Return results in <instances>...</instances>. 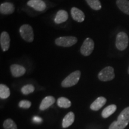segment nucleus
Segmentation results:
<instances>
[{"instance_id": "nucleus-1", "label": "nucleus", "mask_w": 129, "mask_h": 129, "mask_svg": "<svg viewBox=\"0 0 129 129\" xmlns=\"http://www.w3.org/2000/svg\"><path fill=\"white\" fill-rule=\"evenodd\" d=\"M129 122V107L125 108L118 117L117 121H114L109 129H124Z\"/></svg>"}, {"instance_id": "nucleus-2", "label": "nucleus", "mask_w": 129, "mask_h": 129, "mask_svg": "<svg viewBox=\"0 0 129 129\" xmlns=\"http://www.w3.org/2000/svg\"><path fill=\"white\" fill-rule=\"evenodd\" d=\"M80 77L81 72L80 71H75L72 72L62 82V86L63 87H70L75 85L78 83Z\"/></svg>"}, {"instance_id": "nucleus-3", "label": "nucleus", "mask_w": 129, "mask_h": 129, "mask_svg": "<svg viewBox=\"0 0 129 129\" xmlns=\"http://www.w3.org/2000/svg\"><path fill=\"white\" fill-rule=\"evenodd\" d=\"M20 34L21 37L25 41L31 43L34 41V34L31 26L28 24H25L21 26L20 28Z\"/></svg>"}, {"instance_id": "nucleus-4", "label": "nucleus", "mask_w": 129, "mask_h": 129, "mask_svg": "<svg viewBox=\"0 0 129 129\" xmlns=\"http://www.w3.org/2000/svg\"><path fill=\"white\" fill-rule=\"evenodd\" d=\"M128 44V37L124 32H120L116 37L115 45L118 50L123 51L126 49Z\"/></svg>"}, {"instance_id": "nucleus-5", "label": "nucleus", "mask_w": 129, "mask_h": 129, "mask_svg": "<svg viewBox=\"0 0 129 129\" xmlns=\"http://www.w3.org/2000/svg\"><path fill=\"white\" fill-rule=\"evenodd\" d=\"M77 41H78V40L75 37H60L56 39L55 43L58 46L68 47L74 46V44H76Z\"/></svg>"}, {"instance_id": "nucleus-6", "label": "nucleus", "mask_w": 129, "mask_h": 129, "mask_svg": "<svg viewBox=\"0 0 129 129\" xmlns=\"http://www.w3.org/2000/svg\"><path fill=\"white\" fill-rule=\"evenodd\" d=\"M98 78L102 81H109L115 78L114 69L112 67H107L100 71Z\"/></svg>"}, {"instance_id": "nucleus-7", "label": "nucleus", "mask_w": 129, "mask_h": 129, "mask_svg": "<svg viewBox=\"0 0 129 129\" xmlns=\"http://www.w3.org/2000/svg\"><path fill=\"white\" fill-rule=\"evenodd\" d=\"M94 48V43L93 40L87 38L83 42L80 48V52L84 56H88L91 54Z\"/></svg>"}, {"instance_id": "nucleus-8", "label": "nucleus", "mask_w": 129, "mask_h": 129, "mask_svg": "<svg viewBox=\"0 0 129 129\" xmlns=\"http://www.w3.org/2000/svg\"><path fill=\"white\" fill-rule=\"evenodd\" d=\"M0 44L3 51H6L9 49L10 45V38L7 32L4 31L0 36Z\"/></svg>"}, {"instance_id": "nucleus-9", "label": "nucleus", "mask_w": 129, "mask_h": 129, "mask_svg": "<svg viewBox=\"0 0 129 129\" xmlns=\"http://www.w3.org/2000/svg\"><path fill=\"white\" fill-rule=\"evenodd\" d=\"M27 5L38 12H43L46 8V4L43 0H29Z\"/></svg>"}, {"instance_id": "nucleus-10", "label": "nucleus", "mask_w": 129, "mask_h": 129, "mask_svg": "<svg viewBox=\"0 0 129 129\" xmlns=\"http://www.w3.org/2000/svg\"><path fill=\"white\" fill-rule=\"evenodd\" d=\"M10 70L12 75L14 77H20L23 75L26 72L25 68L18 64H13L11 65Z\"/></svg>"}, {"instance_id": "nucleus-11", "label": "nucleus", "mask_w": 129, "mask_h": 129, "mask_svg": "<svg viewBox=\"0 0 129 129\" xmlns=\"http://www.w3.org/2000/svg\"><path fill=\"white\" fill-rule=\"evenodd\" d=\"M71 13L72 19L77 22H83L85 19V15L84 13L77 7H72L71 10Z\"/></svg>"}, {"instance_id": "nucleus-12", "label": "nucleus", "mask_w": 129, "mask_h": 129, "mask_svg": "<svg viewBox=\"0 0 129 129\" xmlns=\"http://www.w3.org/2000/svg\"><path fill=\"white\" fill-rule=\"evenodd\" d=\"M15 7L11 3H4L0 6V12L3 14H11L14 12Z\"/></svg>"}, {"instance_id": "nucleus-13", "label": "nucleus", "mask_w": 129, "mask_h": 129, "mask_svg": "<svg viewBox=\"0 0 129 129\" xmlns=\"http://www.w3.org/2000/svg\"><path fill=\"white\" fill-rule=\"evenodd\" d=\"M54 102H55V99L54 97L51 96H47L42 101L40 105V109L41 111L46 110L49 107H50Z\"/></svg>"}, {"instance_id": "nucleus-14", "label": "nucleus", "mask_w": 129, "mask_h": 129, "mask_svg": "<svg viewBox=\"0 0 129 129\" xmlns=\"http://www.w3.org/2000/svg\"><path fill=\"white\" fill-rule=\"evenodd\" d=\"M106 99L104 97H99L97 98L90 105V109L93 111H98L105 105Z\"/></svg>"}, {"instance_id": "nucleus-15", "label": "nucleus", "mask_w": 129, "mask_h": 129, "mask_svg": "<svg viewBox=\"0 0 129 129\" xmlns=\"http://www.w3.org/2000/svg\"><path fill=\"white\" fill-rule=\"evenodd\" d=\"M68 19V14L67 12H66L65 10H60L58 11L56 14L55 18H54V22L57 24H60L66 22Z\"/></svg>"}, {"instance_id": "nucleus-16", "label": "nucleus", "mask_w": 129, "mask_h": 129, "mask_svg": "<svg viewBox=\"0 0 129 129\" xmlns=\"http://www.w3.org/2000/svg\"><path fill=\"white\" fill-rule=\"evenodd\" d=\"M75 120V115L72 112H69L68 113L65 117L63 118L62 121L63 128H67L71 125Z\"/></svg>"}, {"instance_id": "nucleus-17", "label": "nucleus", "mask_w": 129, "mask_h": 129, "mask_svg": "<svg viewBox=\"0 0 129 129\" xmlns=\"http://www.w3.org/2000/svg\"><path fill=\"white\" fill-rule=\"evenodd\" d=\"M117 6L119 9L124 13L129 15V1L128 0H117Z\"/></svg>"}, {"instance_id": "nucleus-18", "label": "nucleus", "mask_w": 129, "mask_h": 129, "mask_svg": "<svg viewBox=\"0 0 129 129\" xmlns=\"http://www.w3.org/2000/svg\"><path fill=\"white\" fill-rule=\"evenodd\" d=\"M116 109H117V106L115 105H110L103 110L102 112V116L104 118H106L114 114L115 112Z\"/></svg>"}, {"instance_id": "nucleus-19", "label": "nucleus", "mask_w": 129, "mask_h": 129, "mask_svg": "<svg viewBox=\"0 0 129 129\" xmlns=\"http://www.w3.org/2000/svg\"><path fill=\"white\" fill-rule=\"evenodd\" d=\"M10 95L9 88L6 85L1 84L0 85V98L2 99H7Z\"/></svg>"}, {"instance_id": "nucleus-20", "label": "nucleus", "mask_w": 129, "mask_h": 129, "mask_svg": "<svg viewBox=\"0 0 129 129\" xmlns=\"http://www.w3.org/2000/svg\"><path fill=\"white\" fill-rule=\"evenodd\" d=\"M57 105L63 108H68L71 106V102L67 98L62 97L57 99Z\"/></svg>"}, {"instance_id": "nucleus-21", "label": "nucleus", "mask_w": 129, "mask_h": 129, "mask_svg": "<svg viewBox=\"0 0 129 129\" xmlns=\"http://www.w3.org/2000/svg\"><path fill=\"white\" fill-rule=\"evenodd\" d=\"M88 6L94 10H100L102 8L99 0H85Z\"/></svg>"}, {"instance_id": "nucleus-22", "label": "nucleus", "mask_w": 129, "mask_h": 129, "mask_svg": "<svg viewBox=\"0 0 129 129\" xmlns=\"http://www.w3.org/2000/svg\"><path fill=\"white\" fill-rule=\"evenodd\" d=\"M3 126L5 129H17L16 123L12 119H7L3 124Z\"/></svg>"}, {"instance_id": "nucleus-23", "label": "nucleus", "mask_w": 129, "mask_h": 129, "mask_svg": "<svg viewBox=\"0 0 129 129\" xmlns=\"http://www.w3.org/2000/svg\"><path fill=\"white\" fill-rule=\"evenodd\" d=\"M35 90V87L32 84H27L24 85L21 89V91L23 94L27 95L34 92Z\"/></svg>"}, {"instance_id": "nucleus-24", "label": "nucleus", "mask_w": 129, "mask_h": 129, "mask_svg": "<svg viewBox=\"0 0 129 129\" xmlns=\"http://www.w3.org/2000/svg\"><path fill=\"white\" fill-rule=\"evenodd\" d=\"M19 107L22 108L28 109L31 106V102L29 101H26V100H23V101H21L19 102Z\"/></svg>"}, {"instance_id": "nucleus-25", "label": "nucleus", "mask_w": 129, "mask_h": 129, "mask_svg": "<svg viewBox=\"0 0 129 129\" xmlns=\"http://www.w3.org/2000/svg\"><path fill=\"white\" fill-rule=\"evenodd\" d=\"M32 120H33V121L35 122H37V123H40V122L43 121V120H42L41 118L37 117V116H35V117H34L33 118H32Z\"/></svg>"}, {"instance_id": "nucleus-26", "label": "nucleus", "mask_w": 129, "mask_h": 129, "mask_svg": "<svg viewBox=\"0 0 129 129\" xmlns=\"http://www.w3.org/2000/svg\"><path fill=\"white\" fill-rule=\"evenodd\" d=\"M128 73L129 74V67H128Z\"/></svg>"}]
</instances>
